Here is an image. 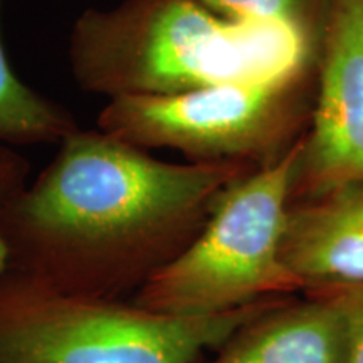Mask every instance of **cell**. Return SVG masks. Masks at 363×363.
<instances>
[{
  "label": "cell",
  "instance_id": "obj_2",
  "mask_svg": "<svg viewBox=\"0 0 363 363\" xmlns=\"http://www.w3.org/2000/svg\"><path fill=\"white\" fill-rule=\"evenodd\" d=\"M318 43L288 26L225 19L199 0H123L81 13L67 52L78 86L111 99L271 78L315 62Z\"/></svg>",
  "mask_w": 363,
  "mask_h": 363
},
{
  "label": "cell",
  "instance_id": "obj_11",
  "mask_svg": "<svg viewBox=\"0 0 363 363\" xmlns=\"http://www.w3.org/2000/svg\"><path fill=\"white\" fill-rule=\"evenodd\" d=\"M342 303L348 321V352L345 363H363V286H325Z\"/></svg>",
  "mask_w": 363,
  "mask_h": 363
},
{
  "label": "cell",
  "instance_id": "obj_7",
  "mask_svg": "<svg viewBox=\"0 0 363 363\" xmlns=\"http://www.w3.org/2000/svg\"><path fill=\"white\" fill-rule=\"evenodd\" d=\"M281 252L301 288L363 286V182L291 202Z\"/></svg>",
  "mask_w": 363,
  "mask_h": 363
},
{
  "label": "cell",
  "instance_id": "obj_3",
  "mask_svg": "<svg viewBox=\"0 0 363 363\" xmlns=\"http://www.w3.org/2000/svg\"><path fill=\"white\" fill-rule=\"evenodd\" d=\"M266 308L169 315L131 299L62 291L0 266V363H199Z\"/></svg>",
  "mask_w": 363,
  "mask_h": 363
},
{
  "label": "cell",
  "instance_id": "obj_9",
  "mask_svg": "<svg viewBox=\"0 0 363 363\" xmlns=\"http://www.w3.org/2000/svg\"><path fill=\"white\" fill-rule=\"evenodd\" d=\"M67 108L29 88L12 69L0 38V143H61L78 130Z\"/></svg>",
  "mask_w": 363,
  "mask_h": 363
},
{
  "label": "cell",
  "instance_id": "obj_8",
  "mask_svg": "<svg viewBox=\"0 0 363 363\" xmlns=\"http://www.w3.org/2000/svg\"><path fill=\"white\" fill-rule=\"evenodd\" d=\"M311 301L252 320L222 345L214 363H345L348 321L328 288Z\"/></svg>",
  "mask_w": 363,
  "mask_h": 363
},
{
  "label": "cell",
  "instance_id": "obj_12",
  "mask_svg": "<svg viewBox=\"0 0 363 363\" xmlns=\"http://www.w3.org/2000/svg\"><path fill=\"white\" fill-rule=\"evenodd\" d=\"M30 165L19 152L0 143V211L27 185Z\"/></svg>",
  "mask_w": 363,
  "mask_h": 363
},
{
  "label": "cell",
  "instance_id": "obj_1",
  "mask_svg": "<svg viewBox=\"0 0 363 363\" xmlns=\"http://www.w3.org/2000/svg\"><path fill=\"white\" fill-rule=\"evenodd\" d=\"M252 170L163 162L99 128H78L0 211V266L83 296H135Z\"/></svg>",
  "mask_w": 363,
  "mask_h": 363
},
{
  "label": "cell",
  "instance_id": "obj_6",
  "mask_svg": "<svg viewBox=\"0 0 363 363\" xmlns=\"http://www.w3.org/2000/svg\"><path fill=\"white\" fill-rule=\"evenodd\" d=\"M355 182H363V0H330L291 202Z\"/></svg>",
  "mask_w": 363,
  "mask_h": 363
},
{
  "label": "cell",
  "instance_id": "obj_10",
  "mask_svg": "<svg viewBox=\"0 0 363 363\" xmlns=\"http://www.w3.org/2000/svg\"><path fill=\"white\" fill-rule=\"evenodd\" d=\"M230 21L279 24L320 39L330 0H199Z\"/></svg>",
  "mask_w": 363,
  "mask_h": 363
},
{
  "label": "cell",
  "instance_id": "obj_4",
  "mask_svg": "<svg viewBox=\"0 0 363 363\" xmlns=\"http://www.w3.org/2000/svg\"><path fill=\"white\" fill-rule=\"evenodd\" d=\"M303 136L278 160L229 185L194 242L131 301L169 315H214L301 288L281 249Z\"/></svg>",
  "mask_w": 363,
  "mask_h": 363
},
{
  "label": "cell",
  "instance_id": "obj_5",
  "mask_svg": "<svg viewBox=\"0 0 363 363\" xmlns=\"http://www.w3.org/2000/svg\"><path fill=\"white\" fill-rule=\"evenodd\" d=\"M315 93L316 61L264 79L111 98L98 128L143 150H175L189 162L259 169L306 133Z\"/></svg>",
  "mask_w": 363,
  "mask_h": 363
}]
</instances>
